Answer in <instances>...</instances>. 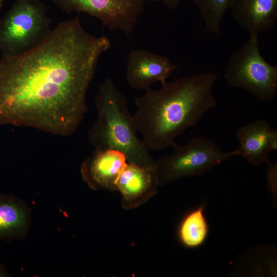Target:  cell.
<instances>
[{
  "label": "cell",
  "mask_w": 277,
  "mask_h": 277,
  "mask_svg": "<svg viewBox=\"0 0 277 277\" xmlns=\"http://www.w3.org/2000/svg\"><path fill=\"white\" fill-rule=\"evenodd\" d=\"M265 162L267 165L266 175L268 185L271 192L275 195L276 190L277 164L271 163L269 159Z\"/></svg>",
  "instance_id": "obj_16"
},
{
  "label": "cell",
  "mask_w": 277,
  "mask_h": 277,
  "mask_svg": "<svg viewBox=\"0 0 277 277\" xmlns=\"http://www.w3.org/2000/svg\"><path fill=\"white\" fill-rule=\"evenodd\" d=\"M50 22L41 0H15L0 18V52L13 56L31 50L50 33Z\"/></svg>",
  "instance_id": "obj_4"
},
{
  "label": "cell",
  "mask_w": 277,
  "mask_h": 277,
  "mask_svg": "<svg viewBox=\"0 0 277 277\" xmlns=\"http://www.w3.org/2000/svg\"><path fill=\"white\" fill-rule=\"evenodd\" d=\"M236 136L239 146L234 150L235 155L254 166L265 162L269 153L277 149V131L265 120H257L242 127Z\"/></svg>",
  "instance_id": "obj_9"
},
{
  "label": "cell",
  "mask_w": 277,
  "mask_h": 277,
  "mask_svg": "<svg viewBox=\"0 0 277 277\" xmlns=\"http://www.w3.org/2000/svg\"><path fill=\"white\" fill-rule=\"evenodd\" d=\"M230 9L250 36L271 29L277 19V0H233Z\"/></svg>",
  "instance_id": "obj_11"
},
{
  "label": "cell",
  "mask_w": 277,
  "mask_h": 277,
  "mask_svg": "<svg viewBox=\"0 0 277 277\" xmlns=\"http://www.w3.org/2000/svg\"><path fill=\"white\" fill-rule=\"evenodd\" d=\"M95 105L96 120L88 138L95 149L122 152L128 162L155 168V161L137 136L126 97L107 77L98 87Z\"/></svg>",
  "instance_id": "obj_3"
},
{
  "label": "cell",
  "mask_w": 277,
  "mask_h": 277,
  "mask_svg": "<svg viewBox=\"0 0 277 277\" xmlns=\"http://www.w3.org/2000/svg\"><path fill=\"white\" fill-rule=\"evenodd\" d=\"M28 223L27 211L23 205L9 198H0V237L23 234Z\"/></svg>",
  "instance_id": "obj_14"
},
{
  "label": "cell",
  "mask_w": 277,
  "mask_h": 277,
  "mask_svg": "<svg viewBox=\"0 0 277 277\" xmlns=\"http://www.w3.org/2000/svg\"><path fill=\"white\" fill-rule=\"evenodd\" d=\"M177 68L167 57L144 49H133L128 55L127 82L134 89L147 90L154 82H166Z\"/></svg>",
  "instance_id": "obj_8"
},
{
  "label": "cell",
  "mask_w": 277,
  "mask_h": 277,
  "mask_svg": "<svg viewBox=\"0 0 277 277\" xmlns=\"http://www.w3.org/2000/svg\"><path fill=\"white\" fill-rule=\"evenodd\" d=\"M151 2H159L165 4L170 9H176L182 0H149Z\"/></svg>",
  "instance_id": "obj_17"
},
{
  "label": "cell",
  "mask_w": 277,
  "mask_h": 277,
  "mask_svg": "<svg viewBox=\"0 0 277 277\" xmlns=\"http://www.w3.org/2000/svg\"><path fill=\"white\" fill-rule=\"evenodd\" d=\"M6 276V273L5 271L0 267V277Z\"/></svg>",
  "instance_id": "obj_18"
},
{
  "label": "cell",
  "mask_w": 277,
  "mask_h": 277,
  "mask_svg": "<svg viewBox=\"0 0 277 277\" xmlns=\"http://www.w3.org/2000/svg\"><path fill=\"white\" fill-rule=\"evenodd\" d=\"M173 147L171 154L155 162L160 184L202 175L235 155L234 150L223 152L214 142L202 136H192L185 145L175 144Z\"/></svg>",
  "instance_id": "obj_6"
},
{
  "label": "cell",
  "mask_w": 277,
  "mask_h": 277,
  "mask_svg": "<svg viewBox=\"0 0 277 277\" xmlns=\"http://www.w3.org/2000/svg\"><path fill=\"white\" fill-rule=\"evenodd\" d=\"M111 46L83 28L78 15L58 23L31 50L0 58V126L73 133L88 110L86 94Z\"/></svg>",
  "instance_id": "obj_1"
},
{
  "label": "cell",
  "mask_w": 277,
  "mask_h": 277,
  "mask_svg": "<svg viewBox=\"0 0 277 277\" xmlns=\"http://www.w3.org/2000/svg\"><path fill=\"white\" fill-rule=\"evenodd\" d=\"M145 0H52L62 11L83 12L100 19L111 31L129 35L144 8Z\"/></svg>",
  "instance_id": "obj_7"
},
{
  "label": "cell",
  "mask_w": 277,
  "mask_h": 277,
  "mask_svg": "<svg viewBox=\"0 0 277 277\" xmlns=\"http://www.w3.org/2000/svg\"><path fill=\"white\" fill-rule=\"evenodd\" d=\"M233 0H193L205 24V31L217 34L222 21Z\"/></svg>",
  "instance_id": "obj_15"
},
{
  "label": "cell",
  "mask_w": 277,
  "mask_h": 277,
  "mask_svg": "<svg viewBox=\"0 0 277 277\" xmlns=\"http://www.w3.org/2000/svg\"><path fill=\"white\" fill-rule=\"evenodd\" d=\"M217 75L201 72L166 82L159 90L149 89L135 99L134 127L149 150L173 147L179 135L215 106L212 87Z\"/></svg>",
  "instance_id": "obj_2"
},
{
  "label": "cell",
  "mask_w": 277,
  "mask_h": 277,
  "mask_svg": "<svg viewBox=\"0 0 277 277\" xmlns=\"http://www.w3.org/2000/svg\"><path fill=\"white\" fill-rule=\"evenodd\" d=\"M224 77L229 87L245 89L260 102H270L276 96L277 66L261 54L258 36H250L231 54Z\"/></svg>",
  "instance_id": "obj_5"
},
{
  "label": "cell",
  "mask_w": 277,
  "mask_h": 277,
  "mask_svg": "<svg viewBox=\"0 0 277 277\" xmlns=\"http://www.w3.org/2000/svg\"><path fill=\"white\" fill-rule=\"evenodd\" d=\"M4 0H0V11L2 7L3 3Z\"/></svg>",
  "instance_id": "obj_19"
},
{
  "label": "cell",
  "mask_w": 277,
  "mask_h": 277,
  "mask_svg": "<svg viewBox=\"0 0 277 277\" xmlns=\"http://www.w3.org/2000/svg\"><path fill=\"white\" fill-rule=\"evenodd\" d=\"M205 207V203H202L188 212L180 226V240L188 248L201 246L208 237L209 226L204 213Z\"/></svg>",
  "instance_id": "obj_13"
},
{
  "label": "cell",
  "mask_w": 277,
  "mask_h": 277,
  "mask_svg": "<svg viewBox=\"0 0 277 277\" xmlns=\"http://www.w3.org/2000/svg\"><path fill=\"white\" fill-rule=\"evenodd\" d=\"M159 184L155 168L128 162L116 181V189L126 200L132 201L154 192Z\"/></svg>",
  "instance_id": "obj_12"
},
{
  "label": "cell",
  "mask_w": 277,
  "mask_h": 277,
  "mask_svg": "<svg viewBox=\"0 0 277 277\" xmlns=\"http://www.w3.org/2000/svg\"><path fill=\"white\" fill-rule=\"evenodd\" d=\"M128 163L126 155L114 149H95L84 162V180L94 188L116 189V183Z\"/></svg>",
  "instance_id": "obj_10"
}]
</instances>
